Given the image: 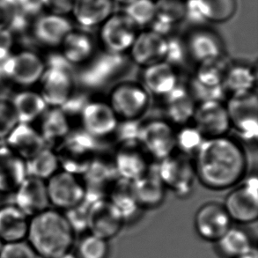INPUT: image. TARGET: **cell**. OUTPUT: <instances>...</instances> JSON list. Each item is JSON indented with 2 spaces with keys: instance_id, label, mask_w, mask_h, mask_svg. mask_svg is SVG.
Returning <instances> with one entry per match:
<instances>
[{
  "instance_id": "obj_1",
  "label": "cell",
  "mask_w": 258,
  "mask_h": 258,
  "mask_svg": "<svg viewBox=\"0 0 258 258\" xmlns=\"http://www.w3.org/2000/svg\"><path fill=\"white\" fill-rule=\"evenodd\" d=\"M194 156L197 179L211 190L234 188L248 175L247 151L234 137L225 135L206 139Z\"/></svg>"
},
{
  "instance_id": "obj_2",
  "label": "cell",
  "mask_w": 258,
  "mask_h": 258,
  "mask_svg": "<svg viewBox=\"0 0 258 258\" xmlns=\"http://www.w3.org/2000/svg\"><path fill=\"white\" fill-rule=\"evenodd\" d=\"M74 233L64 213L48 208L29 219L27 240L41 258H58L70 252Z\"/></svg>"
},
{
  "instance_id": "obj_3",
  "label": "cell",
  "mask_w": 258,
  "mask_h": 258,
  "mask_svg": "<svg viewBox=\"0 0 258 258\" xmlns=\"http://www.w3.org/2000/svg\"><path fill=\"white\" fill-rule=\"evenodd\" d=\"M46 70L39 82L40 91L49 108H61L77 89L74 67L60 52L45 58Z\"/></svg>"
},
{
  "instance_id": "obj_4",
  "label": "cell",
  "mask_w": 258,
  "mask_h": 258,
  "mask_svg": "<svg viewBox=\"0 0 258 258\" xmlns=\"http://www.w3.org/2000/svg\"><path fill=\"white\" fill-rule=\"evenodd\" d=\"M99 142L100 140L88 135L82 129L72 130L54 148L60 169L82 177L97 156Z\"/></svg>"
},
{
  "instance_id": "obj_5",
  "label": "cell",
  "mask_w": 258,
  "mask_h": 258,
  "mask_svg": "<svg viewBox=\"0 0 258 258\" xmlns=\"http://www.w3.org/2000/svg\"><path fill=\"white\" fill-rule=\"evenodd\" d=\"M107 101L118 120H141L150 108L151 95L141 82L123 81L112 87Z\"/></svg>"
},
{
  "instance_id": "obj_6",
  "label": "cell",
  "mask_w": 258,
  "mask_h": 258,
  "mask_svg": "<svg viewBox=\"0 0 258 258\" xmlns=\"http://www.w3.org/2000/svg\"><path fill=\"white\" fill-rule=\"evenodd\" d=\"M234 130L241 140L246 142L256 141L258 136V99L255 91L229 94L226 103Z\"/></svg>"
},
{
  "instance_id": "obj_7",
  "label": "cell",
  "mask_w": 258,
  "mask_h": 258,
  "mask_svg": "<svg viewBox=\"0 0 258 258\" xmlns=\"http://www.w3.org/2000/svg\"><path fill=\"white\" fill-rule=\"evenodd\" d=\"M98 40L105 52L124 55L139 34V28L124 12L113 13L99 27Z\"/></svg>"
},
{
  "instance_id": "obj_8",
  "label": "cell",
  "mask_w": 258,
  "mask_h": 258,
  "mask_svg": "<svg viewBox=\"0 0 258 258\" xmlns=\"http://www.w3.org/2000/svg\"><path fill=\"white\" fill-rule=\"evenodd\" d=\"M159 177L166 188L179 198L188 197L194 188L196 176L193 161L188 155L174 152L156 166Z\"/></svg>"
},
{
  "instance_id": "obj_9",
  "label": "cell",
  "mask_w": 258,
  "mask_h": 258,
  "mask_svg": "<svg viewBox=\"0 0 258 258\" xmlns=\"http://www.w3.org/2000/svg\"><path fill=\"white\" fill-rule=\"evenodd\" d=\"M174 126L167 119L141 122L138 144L149 158L161 161L176 151Z\"/></svg>"
},
{
  "instance_id": "obj_10",
  "label": "cell",
  "mask_w": 258,
  "mask_h": 258,
  "mask_svg": "<svg viewBox=\"0 0 258 258\" xmlns=\"http://www.w3.org/2000/svg\"><path fill=\"white\" fill-rule=\"evenodd\" d=\"M125 66L124 55H115L102 50L81 67L76 81L87 89L101 88L117 77Z\"/></svg>"
},
{
  "instance_id": "obj_11",
  "label": "cell",
  "mask_w": 258,
  "mask_h": 258,
  "mask_svg": "<svg viewBox=\"0 0 258 258\" xmlns=\"http://www.w3.org/2000/svg\"><path fill=\"white\" fill-rule=\"evenodd\" d=\"M223 206L231 220L238 223H252L257 220V177L253 175L245 178L228 193Z\"/></svg>"
},
{
  "instance_id": "obj_12",
  "label": "cell",
  "mask_w": 258,
  "mask_h": 258,
  "mask_svg": "<svg viewBox=\"0 0 258 258\" xmlns=\"http://www.w3.org/2000/svg\"><path fill=\"white\" fill-rule=\"evenodd\" d=\"M49 206L66 212L84 201L85 185L81 176L60 169L46 181Z\"/></svg>"
},
{
  "instance_id": "obj_13",
  "label": "cell",
  "mask_w": 258,
  "mask_h": 258,
  "mask_svg": "<svg viewBox=\"0 0 258 258\" xmlns=\"http://www.w3.org/2000/svg\"><path fill=\"white\" fill-rule=\"evenodd\" d=\"M45 70V58L38 53L28 49L13 53L7 67L8 82L28 89L39 84Z\"/></svg>"
},
{
  "instance_id": "obj_14",
  "label": "cell",
  "mask_w": 258,
  "mask_h": 258,
  "mask_svg": "<svg viewBox=\"0 0 258 258\" xmlns=\"http://www.w3.org/2000/svg\"><path fill=\"white\" fill-rule=\"evenodd\" d=\"M79 119L81 129L98 140L112 136L119 121L108 101L99 99H90Z\"/></svg>"
},
{
  "instance_id": "obj_15",
  "label": "cell",
  "mask_w": 258,
  "mask_h": 258,
  "mask_svg": "<svg viewBox=\"0 0 258 258\" xmlns=\"http://www.w3.org/2000/svg\"><path fill=\"white\" fill-rule=\"evenodd\" d=\"M193 125L205 139L228 135L231 125L223 101H209L197 103Z\"/></svg>"
},
{
  "instance_id": "obj_16",
  "label": "cell",
  "mask_w": 258,
  "mask_h": 258,
  "mask_svg": "<svg viewBox=\"0 0 258 258\" xmlns=\"http://www.w3.org/2000/svg\"><path fill=\"white\" fill-rule=\"evenodd\" d=\"M74 28L67 16L46 12L34 19L31 32L33 38L40 45L49 49H59L64 38Z\"/></svg>"
},
{
  "instance_id": "obj_17",
  "label": "cell",
  "mask_w": 258,
  "mask_h": 258,
  "mask_svg": "<svg viewBox=\"0 0 258 258\" xmlns=\"http://www.w3.org/2000/svg\"><path fill=\"white\" fill-rule=\"evenodd\" d=\"M123 224L122 217L108 198L89 206L87 230L91 234L108 241L118 234Z\"/></svg>"
},
{
  "instance_id": "obj_18",
  "label": "cell",
  "mask_w": 258,
  "mask_h": 258,
  "mask_svg": "<svg viewBox=\"0 0 258 258\" xmlns=\"http://www.w3.org/2000/svg\"><path fill=\"white\" fill-rule=\"evenodd\" d=\"M168 46V37L151 29L139 32L129 50L130 57L139 67H150L164 61Z\"/></svg>"
},
{
  "instance_id": "obj_19",
  "label": "cell",
  "mask_w": 258,
  "mask_h": 258,
  "mask_svg": "<svg viewBox=\"0 0 258 258\" xmlns=\"http://www.w3.org/2000/svg\"><path fill=\"white\" fill-rule=\"evenodd\" d=\"M231 221L223 205L206 203L196 213V230L206 241H219L230 228Z\"/></svg>"
},
{
  "instance_id": "obj_20",
  "label": "cell",
  "mask_w": 258,
  "mask_h": 258,
  "mask_svg": "<svg viewBox=\"0 0 258 258\" xmlns=\"http://www.w3.org/2000/svg\"><path fill=\"white\" fill-rule=\"evenodd\" d=\"M184 41L188 57L198 64L225 55L222 39L216 32L208 28H197Z\"/></svg>"
},
{
  "instance_id": "obj_21",
  "label": "cell",
  "mask_w": 258,
  "mask_h": 258,
  "mask_svg": "<svg viewBox=\"0 0 258 258\" xmlns=\"http://www.w3.org/2000/svg\"><path fill=\"white\" fill-rule=\"evenodd\" d=\"M148 158L139 145H133L119 147L112 159L118 178L133 182L150 168Z\"/></svg>"
},
{
  "instance_id": "obj_22",
  "label": "cell",
  "mask_w": 258,
  "mask_h": 258,
  "mask_svg": "<svg viewBox=\"0 0 258 258\" xmlns=\"http://www.w3.org/2000/svg\"><path fill=\"white\" fill-rule=\"evenodd\" d=\"M14 195V205L28 218L49 208L46 181L37 178L28 176Z\"/></svg>"
},
{
  "instance_id": "obj_23",
  "label": "cell",
  "mask_w": 258,
  "mask_h": 258,
  "mask_svg": "<svg viewBox=\"0 0 258 258\" xmlns=\"http://www.w3.org/2000/svg\"><path fill=\"white\" fill-rule=\"evenodd\" d=\"M59 52L72 67L88 63L96 54V42L88 30L73 29L59 47Z\"/></svg>"
},
{
  "instance_id": "obj_24",
  "label": "cell",
  "mask_w": 258,
  "mask_h": 258,
  "mask_svg": "<svg viewBox=\"0 0 258 258\" xmlns=\"http://www.w3.org/2000/svg\"><path fill=\"white\" fill-rule=\"evenodd\" d=\"M4 143L26 162L48 147L38 129L28 123H19L4 140Z\"/></svg>"
},
{
  "instance_id": "obj_25",
  "label": "cell",
  "mask_w": 258,
  "mask_h": 258,
  "mask_svg": "<svg viewBox=\"0 0 258 258\" xmlns=\"http://www.w3.org/2000/svg\"><path fill=\"white\" fill-rule=\"evenodd\" d=\"M28 176L27 162L4 144L0 147V196L14 194Z\"/></svg>"
},
{
  "instance_id": "obj_26",
  "label": "cell",
  "mask_w": 258,
  "mask_h": 258,
  "mask_svg": "<svg viewBox=\"0 0 258 258\" xmlns=\"http://www.w3.org/2000/svg\"><path fill=\"white\" fill-rule=\"evenodd\" d=\"M141 84L151 96L164 98L180 84L177 69L165 61L143 68Z\"/></svg>"
},
{
  "instance_id": "obj_27",
  "label": "cell",
  "mask_w": 258,
  "mask_h": 258,
  "mask_svg": "<svg viewBox=\"0 0 258 258\" xmlns=\"http://www.w3.org/2000/svg\"><path fill=\"white\" fill-rule=\"evenodd\" d=\"M133 195L140 208H155L164 201L167 188L159 177L156 166L132 182Z\"/></svg>"
},
{
  "instance_id": "obj_28",
  "label": "cell",
  "mask_w": 258,
  "mask_h": 258,
  "mask_svg": "<svg viewBox=\"0 0 258 258\" xmlns=\"http://www.w3.org/2000/svg\"><path fill=\"white\" fill-rule=\"evenodd\" d=\"M163 99L167 120L171 124L183 126L192 121L197 102L187 86L178 85Z\"/></svg>"
},
{
  "instance_id": "obj_29",
  "label": "cell",
  "mask_w": 258,
  "mask_h": 258,
  "mask_svg": "<svg viewBox=\"0 0 258 258\" xmlns=\"http://www.w3.org/2000/svg\"><path fill=\"white\" fill-rule=\"evenodd\" d=\"M114 0H75L72 14L81 28L88 30L100 27L113 13Z\"/></svg>"
},
{
  "instance_id": "obj_30",
  "label": "cell",
  "mask_w": 258,
  "mask_h": 258,
  "mask_svg": "<svg viewBox=\"0 0 258 258\" xmlns=\"http://www.w3.org/2000/svg\"><path fill=\"white\" fill-rule=\"evenodd\" d=\"M29 219L15 205L0 206V239L4 243L27 240Z\"/></svg>"
},
{
  "instance_id": "obj_31",
  "label": "cell",
  "mask_w": 258,
  "mask_h": 258,
  "mask_svg": "<svg viewBox=\"0 0 258 258\" xmlns=\"http://www.w3.org/2000/svg\"><path fill=\"white\" fill-rule=\"evenodd\" d=\"M39 133L46 146L54 149L72 131V123L60 108H48L39 119Z\"/></svg>"
},
{
  "instance_id": "obj_32",
  "label": "cell",
  "mask_w": 258,
  "mask_h": 258,
  "mask_svg": "<svg viewBox=\"0 0 258 258\" xmlns=\"http://www.w3.org/2000/svg\"><path fill=\"white\" fill-rule=\"evenodd\" d=\"M10 101L20 123L32 124L33 122H38L49 108L41 94L31 88L21 89L14 94Z\"/></svg>"
},
{
  "instance_id": "obj_33",
  "label": "cell",
  "mask_w": 258,
  "mask_h": 258,
  "mask_svg": "<svg viewBox=\"0 0 258 258\" xmlns=\"http://www.w3.org/2000/svg\"><path fill=\"white\" fill-rule=\"evenodd\" d=\"M256 81V69L251 63H231L223 86L227 94H237L255 91Z\"/></svg>"
},
{
  "instance_id": "obj_34",
  "label": "cell",
  "mask_w": 258,
  "mask_h": 258,
  "mask_svg": "<svg viewBox=\"0 0 258 258\" xmlns=\"http://www.w3.org/2000/svg\"><path fill=\"white\" fill-rule=\"evenodd\" d=\"M108 199L117 210L123 222L133 220L140 207L133 195L132 182L118 178L108 191Z\"/></svg>"
},
{
  "instance_id": "obj_35",
  "label": "cell",
  "mask_w": 258,
  "mask_h": 258,
  "mask_svg": "<svg viewBox=\"0 0 258 258\" xmlns=\"http://www.w3.org/2000/svg\"><path fill=\"white\" fill-rule=\"evenodd\" d=\"M230 60L227 56H220L216 59L199 63L193 80L204 87H216L223 85Z\"/></svg>"
},
{
  "instance_id": "obj_36",
  "label": "cell",
  "mask_w": 258,
  "mask_h": 258,
  "mask_svg": "<svg viewBox=\"0 0 258 258\" xmlns=\"http://www.w3.org/2000/svg\"><path fill=\"white\" fill-rule=\"evenodd\" d=\"M216 242L220 253L227 258L239 257L253 248L248 233L238 227H231Z\"/></svg>"
},
{
  "instance_id": "obj_37",
  "label": "cell",
  "mask_w": 258,
  "mask_h": 258,
  "mask_svg": "<svg viewBox=\"0 0 258 258\" xmlns=\"http://www.w3.org/2000/svg\"><path fill=\"white\" fill-rule=\"evenodd\" d=\"M205 21L225 23L234 17L238 9V0H196Z\"/></svg>"
},
{
  "instance_id": "obj_38",
  "label": "cell",
  "mask_w": 258,
  "mask_h": 258,
  "mask_svg": "<svg viewBox=\"0 0 258 258\" xmlns=\"http://www.w3.org/2000/svg\"><path fill=\"white\" fill-rule=\"evenodd\" d=\"M28 176L47 181L60 170L59 161L56 152L46 147L31 160L27 161Z\"/></svg>"
},
{
  "instance_id": "obj_39",
  "label": "cell",
  "mask_w": 258,
  "mask_h": 258,
  "mask_svg": "<svg viewBox=\"0 0 258 258\" xmlns=\"http://www.w3.org/2000/svg\"><path fill=\"white\" fill-rule=\"evenodd\" d=\"M155 21L174 28L185 20L186 0H156Z\"/></svg>"
},
{
  "instance_id": "obj_40",
  "label": "cell",
  "mask_w": 258,
  "mask_h": 258,
  "mask_svg": "<svg viewBox=\"0 0 258 258\" xmlns=\"http://www.w3.org/2000/svg\"><path fill=\"white\" fill-rule=\"evenodd\" d=\"M123 12L139 28L150 26L156 19L154 0H135L126 6Z\"/></svg>"
},
{
  "instance_id": "obj_41",
  "label": "cell",
  "mask_w": 258,
  "mask_h": 258,
  "mask_svg": "<svg viewBox=\"0 0 258 258\" xmlns=\"http://www.w3.org/2000/svg\"><path fill=\"white\" fill-rule=\"evenodd\" d=\"M205 140L195 126H181V129L175 133L176 151L188 156L195 154Z\"/></svg>"
},
{
  "instance_id": "obj_42",
  "label": "cell",
  "mask_w": 258,
  "mask_h": 258,
  "mask_svg": "<svg viewBox=\"0 0 258 258\" xmlns=\"http://www.w3.org/2000/svg\"><path fill=\"white\" fill-rule=\"evenodd\" d=\"M108 253V241L94 234L86 235L78 247L79 258H106Z\"/></svg>"
},
{
  "instance_id": "obj_43",
  "label": "cell",
  "mask_w": 258,
  "mask_h": 258,
  "mask_svg": "<svg viewBox=\"0 0 258 258\" xmlns=\"http://www.w3.org/2000/svg\"><path fill=\"white\" fill-rule=\"evenodd\" d=\"M141 122L140 120H119L115 133L112 135L115 137V142L119 147L139 145L138 140Z\"/></svg>"
},
{
  "instance_id": "obj_44",
  "label": "cell",
  "mask_w": 258,
  "mask_h": 258,
  "mask_svg": "<svg viewBox=\"0 0 258 258\" xmlns=\"http://www.w3.org/2000/svg\"><path fill=\"white\" fill-rule=\"evenodd\" d=\"M188 51L184 40L175 36H168L165 62L177 69L188 59Z\"/></svg>"
},
{
  "instance_id": "obj_45",
  "label": "cell",
  "mask_w": 258,
  "mask_h": 258,
  "mask_svg": "<svg viewBox=\"0 0 258 258\" xmlns=\"http://www.w3.org/2000/svg\"><path fill=\"white\" fill-rule=\"evenodd\" d=\"M20 123L10 100L0 99V139L5 140Z\"/></svg>"
},
{
  "instance_id": "obj_46",
  "label": "cell",
  "mask_w": 258,
  "mask_h": 258,
  "mask_svg": "<svg viewBox=\"0 0 258 258\" xmlns=\"http://www.w3.org/2000/svg\"><path fill=\"white\" fill-rule=\"evenodd\" d=\"M88 209L89 206L86 203L82 202L79 206L64 212V215L74 233H81L87 230Z\"/></svg>"
},
{
  "instance_id": "obj_47",
  "label": "cell",
  "mask_w": 258,
  "mask_h": 258,
  "mask_svg": "<svg viewBox=\"0 0 258 258\" xmlns=\"http://www.w3.org/2000/svg\"><path fill=\"white\" fill-rule=\"evenodd\" d=\"M0 258H37V255L25 240L4 243L0 249Z\"/></svg>"
},
{
  "instance_id": "obj_48",
  "label": "cell",
  "mask_w": 258,
  "mask_h": 258,
  "mask_svg": "<svg viewBox=\"0 0 258 258\" xmlns=\"http://www.w3.org/2000/svg\"><path fill=\"white\" fill-rule=\"evenodd\" d=\"M89 101H90V98L86 93L76 89L73 95L68 99V101L60 108L72 121V119L74 117L80 118L85 106Z\"/></svg>"
},
{
  "instance_id": "obj_49",
  "label": "cell",
  "mask_w": 258,
  "mask_h": 258,
  "mask_svg": "<svg viewBox=\"0 0 258 258\" xmlns=\"http://www.w3.org/2000/svg\"><path fill=\"white\" fill-rule=\"evenodd\" d=\"M75 0H46L44 10L49 14L67 16L72 14Z\"/></svg>"
},
{
  "instance_id": "obj_50",
  "label": "cell",
  "mask_w": 258,
  "mask_h": 258,
  "mask_svg": "<svg viewBox=\"0 0 258 258\" xmlns=\"http://www.w3.org/2000/svg\"><path fill=\"white\" fill-rule=\"evenodd\" d=\"M46 0H16L17 8L29 17H37L45 7Z\"/></svg>"
},
{
  "instance_id": "obj_51",
  "label": "cell",
  "mask_w": 258,
  "mask_h": 258,
  "mask_svg": "<svg viewBox=\"0 0 258 258\" xmlns=\"http://www.w3.org/2000/svg\"><path fill=\"white\" fill-rule=\"evenodd\" d=\"M17 7L8 0H0V30L8 29Z\"/></svg>"
},
{
  "instance_id": "obj_52",
  "label": "cell",
  "mask_w": 258,
  "mask_h": 258,
  "mask_svg": "<svg viewBox=\"0 0 258 258\" xmlns=\"http://www.w3.org/2000/svg\"><path fill=\"white\" fill-rule=\"evenodd\" d=\"M12 55H0V85L8 82L7 67Z\"/></svg>"
},
{
  "instance_id": "obj_53",
  "label": "cell",
  "mask_w": 258,
  "mask_h": 258,
  "mask_svg": "<svg viewBox=\"0 0 258 258\" xmlns=\"http://www.w3.org/2000/svg\"><path fill=\"white\" fill-rule=\"evenodd\" d=\"M237 258H258L257 251H256V249L253 248L250 251H248L245 255H241V256H239Z\"/></svg>"
},
{
  "instance_id": "obj_54",
  "label": "cell",
  "mask_w": 258,
  "mask_h": 258,
  "mask_svg": "<svg viewBox=\"0 0 258 258\" xmlns=\"http://www.w3.org/2000/svg\"><path fill=\"white\" fill-rule=\"evenodd\" d=\"M133 1H135V0H114V2L115 4L117 3L119 5H122V6H128L129 4L133 3Z\"/></svg>"
},
{
  "instance_id": "obj_55",
  "label": "cell",
  "mask_w": 258,
  "mask_h": 258,
  "mask_svg": "<svg viewBox=\"0 0 258 258\" xmlns=\"http://www.w3.org/2000/svg\"><path fill=\"white\" fill-rule=\"evenodd\" d=\"M58 258H79L77 255H74L73 253H71V252H68L67 254H64V255H61L60 257Z\"/></svg>"
},
{
  "instance_id": "obj_56",
  "label": "cell",
  "mask_w": 258,
  "mask_h": 258,
  "mask_svg": "<svg viewBox=\"0 0 258 258\" xmlns=\"http://www.w3.org/2000/svg\"><path fill=\"white\" fill-rule=\"evenodd\" d=\"M4 144H5L4 143V140L0 139V147H3Z\"/></svg>"
},
{
  "instance_id": "obj_57",
  "label": "cell",
  "mask_w": 258,
  "mask_h": 258,
  "mask_svg": "<svg viewBox=\"0 0 258 258\" xmlns=\"http://www.w3.org/2000/svg\"><path fill=\"white\" fill-rule=\"evenodd\" d=\"M3 241H1V239H0V249H1V248H2V246H3Z\"/></svg>"
},
{
  "instance_id": "obj_58",
  "label": "cell",
  "mask_w": 258,
  "mask_h": 258,
  "mask_svg": "<svg viewBox=\"0 0 258 258\" xmlns=\"http://www.w3.org/2000/svg\"><path fill=\"white\" fill-rule=\"evenodd\" d=\"M0 197H1V196H0Z\"/></svg>"
}]
</instances>
